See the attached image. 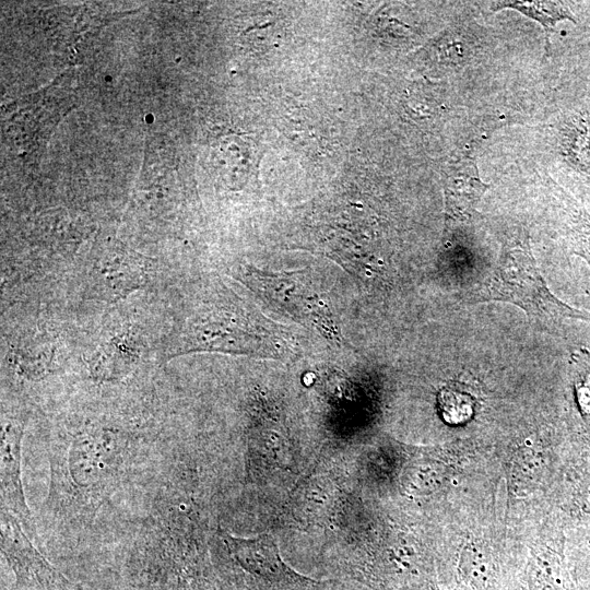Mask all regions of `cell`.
I'll return each mask as SVG.
<instances>
[{
  "label": "cell",
  "instance_id": "8",
  "mask_svg": "<svg viewBox=\"0 0 590 590\" xmlns=\"http://www.w3.org/2000/svg\"><path fill=\"white\" fill-rule=\"evenodd\" d=\"M438 409L445 422L458 425L469 421L474 413L473 397L455 386H447L438 393Z\"/></svg>",
  "mask_w": 590,
  "mask_h": 590
},
{
  "label": "cell",
  "instance_id": "6",
  "mask_svg": "<svg viewBox=\"0 0 590 590\" xmlns=\"http://www.w3.org/2000/svg\"><path fill=\"white\" fill-rule=\"evenodd\" d=\"M563 152L578 172L590 176V115L570 117L563 130Z\"/></svg>",
  "mask_w": 590,
  "mask_h": 590
},
{
  "label": "cell",
  "instance_id": "1",
  "mask_svg": "<svg viewBox=\"0 0 590 590\" xmlns=\"http://www.w3.org/2000/svg\"><path fill=\"white\" fill-rule=\"evenodd\" d=\"M149 455L141 436L115 425L86 423L58 434L49 451L48 522L67 533L92 524L135 480Z\"/></svg>",
  "mask_w": 590,
  "mask_h": 590
},
{
  "label": "cell",
  "instance_id": "3",
  "mask_svg": "<svg viewBox=\"0 0 590 590\" xmlns=\"http://www.w3.org/2000/svg\"><path fill=\"white\" fill-rule=\"evenodd\" d=\"M216 539L234 563L269 590H306L317 582L286 565L270 535L243 539L219 528Z\"/></svg>",
  "mask_w": 590,
  "mask_h": 590
},
{
  "label": "cell",
  "instance_id": "5",
  "mask_svg": "<svg viewBox=\"0 0 590 590\" xmlns=\"http://www.w3.org/2000/svg\"><path fill=\"white\" fill-rule=\"evenodd\" d=\"M488 185L480 178L475 162L467 158L453 162L444 184L447 222H463L475 213Z\"/></svg>",
  "mask_w": 590,
  "mask_h": 590
},
{
  "label": "cell",
  "instance_id": "2",
  "mask_svg": "<svg viewBox=\"0 0 590 590\" xmlns=\"http://www.w3.org/2000/svg\"><path fill=\"white\" fill-rule=\"evenodd\" d=\"M496 268L469 294L470 302H505L523 309L529 320L551 334H565L566 321L590 322V312L559 300L547 287L523 227L507 233Z\"/></svg>",
  "mask_w": 590,
  "mask_h": 590
},
{
  "label": "cell",
  "instance_id": "7",
  "mask_svg": "<svg viewBox=\"0 0 590 590\" xmlns=\"http://www.w3.org/2000/svg\"><path fill=\"white\" fill-rule=\"evenodd\" d=\"M489 7L494 11L514 9L539 22L545 31L547 46L550 35L557 22L563 20L575 22V17L567 5L557 1H495L491 2Z\"/></svg>",
  "mask_w": 590,
  "mask_h": 590
},
{
  "label": "cell",
  "instance_id": "4",
  "mask_svg": "<svg viewBox=\"0 0 590 590\" xmlns=\"http://www.w3.org/2000/svg\"><path fill=\"white\" fill-rule=\"evenodd\" d=\"M25 418L5 416L1 429V510L14 516L33 542L38 541L35 522L25 502L21 480V448Z\"/></svg>",
  "mask_w": 590,
  "mask_h": 590
}]
</instances>
